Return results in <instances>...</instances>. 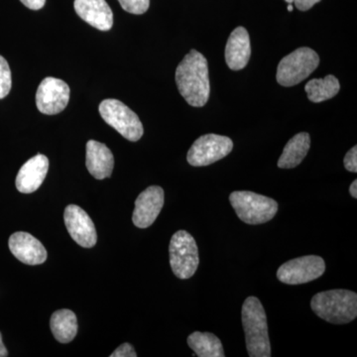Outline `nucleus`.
Listing matches in <instances>:
<instances>
[{
    "mask_svg": "<svg viewBox=\"0 0 357 357\" xmlns=\"http://www.w3.org/2000/svg\"><path fill=\"white\" fill-rule=\"evenodd\" d=\"M241 319L245 333L246 349L250 357L271 356L267 317L261 302L256 297L244 301Z\"/></svg>",
    "mask_w": 357,
    "mask_h": 357,
    "instance_id": "2",
    "label": "nucleus"
},
{
    "mask_svg": "<svg viewBox=\"0 0 357 357\" xmlns=\"http://www.w3.org/2000/svg\"><path fill=\"white\" fill-rule=\"evenodd\" d=\"M49 170V160L38 154L21 167L16 177V188L22 194H31L41 187Z\"/></svg>",
    "mask_w": 357,
    "mask_h": 357,
    "instance_id": "15",
    "label": "nucleus"
},
{
    "mask_svg": "<svg viewBox=\"0 0 357 357\" xmlns=\"http://www.w3.org/2000/svg\"><path fill=\"white\" fill-rule=\"evenodd\" d=\"M229 202L239 220L248 225H262L276 215L278 203L273 199L253 192H231Z\"/></svg>",
    "mask_w": 357,
    "mask_h": 357,
    "instance_id": "4",
    "label": "nucleus"
},
{
    "mask_svg": "<svg viewBox=\"0 0 357 357\" xmlns=\"http://www.w3.org/2000/svg\"><path fill=\"white\" fill-rule=\"evenodd\" d=\"M340 84L338 79L333 75H328L325 79H314L307 82L305 91L307 98L311 102L319 103L331 100L337 95Z\"/></svg>",
    "mask_w": 357,
    "mask_h": 357,
    "instance_id": "21",
    "label": "nucleus"
},
{
    "mask_svg": "<svg viewBox=\"0 0 357 357\" xmlns=\"http://www.w3.org/2000/svg\"><path fill=\"white\" fill-rule=\"evenodd\" d=\"M27 8L32 9V10H39L42 7H44L46 0H20Z\"/></svg>",
    "mask_w": 357,
    "mask_h": 357,
    "instance_id": "27",
    "label": "nucleus"
},
{
    "mask_svg": "<svg viewBox=\"0 0 357 357\" xmlns=\"http://www.w3.org/2000/svg\"><path fill=\"white\" fill-rule=\"evenodd\" d=\"M77 15L89 25L109 31L114 25V13L105 0H75Z\"/></svg>",
    "mask_w": 357,
    "mask_h": 357,
    "instance_id": "14",
    "label": "nucleus"
},
{
    "mask_svg": "<svg viewBox=\"0 0 357 357\" xmlns=\"http://www.w3.org/2000/svg\"><path fill=\"white\" fill-rule=\"evenodd\" d=\"M13 79L11 70L6 59L0 56V100L6 98L10 93Z\"/></svg>",
    "mask_w": 357,
    "mask_h": 357,
    "instance_id": "22",
    "label": "nucleus"
},
{
    "mask_svg": "<svg viewBox=\"0 0 357 357\" xmlns=\"http://www.w3.org/2000/svg\"><path fill=\"white\" fill-rule=\"evenodd\" d=\"M135 349H133L132 345L130 344H123L121 347H117L116 349L112 354L110 357H136Z\"/></svg>",
    "mask_w": 357,
    "mask_h": 357,
    "instance_id": "25",
    "label": "nucleus"
},
{
    "mask_svg": "<svg viewBox=\"0 0 357 357\" xmlns=\"http://www.w3.org/2000/svg\"><path fill=\"white\" fill-rule=\"evenodd\" d=\"M66 227L70 237L82 248H91L98 241L95 223L88 213L76 204H69L64 213Z\"/></svg>",
    "mask_w": 357,
    "mask_h": 357,
    "instance_id": "11",
    "label": "nucleus"
},
{
    "mask_svg": "<svg viewBox=\"0 0 357 357\" xmlns=\"http://www.w3.org/2000/svg\"><path fill=\"white\" fill-rule=\"evenodd\" d=\"M232 148L234 142L229 137L206 134L195 141L188 152L187 160L194 167L208 166L227 157Z\"/></svg>",
    "mask_w": 357,
    "mask_h": 357,
    "instance_id": "8",
    "label": "nucleus"
},
{
    "mask_svg": "<svg viewBox=\"0 0 357 357\" xmlns=\"http://www.w3.org/2000/svg\"><path fill=\"white\" fill-rule=\"evenodd\" d=\"M6 356H8V351H7L6 345H4L3 342H2V335L1 333H0V357Z\"/></svg>",
    "mask_w": 357,
    "mask_h": 357,
    "instance_id": "28",
    "label": "nucleus"
},
{
    "mask_svg": "<svg viewBox=\"0 0 357 357\" xmlns=\"http://www.w3.org/2000/svg\"><path fill=\"white\" fill-rule=\"evenodd\" d=\"M50 326L54 337L59 342L69 344L76 337L77 333L76 314L70 310H59L52 314Z\"/></svg>",
    "mask_w": 357,
    "mask_h": 357,
    "instance_id": "19",
    "label": "nucleus"
},
{
    "mask_svg": "<svg viewBox=\"0 0 357 357\" xmlns=\"http://www.w3.org/2000/svg\"><path fill=\"white\" fill-rule=\"evenodd\" d=\"M286 2H288L289 4H292L294 0H285Z\"/></svg>",
    "mask_w": 357,
    "mask_h": 357,
    "instance_id": "31",
    "label": "nucleus"
},
{
    "mask_svg": "<svg viewBox=\"0 0 357 357\" xmlns=\"http://www.w3.org/2000/svg\"><path fill=\"white\" fill-rule=\"evenodd\" d=\"M164 191L159 185H151L141 192L135 201L132 220L135 227L147 229L153 225L164 206Z\"/></svg>",
    "mask_w": 357,
    "mask_h": 357,
    "instance_id": "12",
    "label": "nucleus"
},
{
    "mask_svg": "<svg viewBox=\"0 0 357 357\" xmlns=\"http://www.w3.org/2000/svg\"><path fill=\"white\" fill-rule=\"evenodd\" d=\"M349 192H351V197L354 199L357 198V181L354 180L351 183V187H349Z\"/></svg>",
    "mask_w": 357,
    "mask_h": 357,
    "instance_id": "29",
    "label": "nucleus"
},
{
    "mask_svg": "<svg viewBox=\"0 0 357 357\" xmlns=\"http://www.w3.org/2000/svg\"><path fill=\"white\" fill-rule=\"evenodd\" d=\"M188 344L199 357L225 356L222 342L211 333H192L188 337Z\"/></svg>",
    "mask_w": 357,
    "mask_h": 357,
    "instance_id": "20",
    "label": "nucleus"
},
{
    "mask_svg": "<svg viewBox=\"0 0 357 357\" xmlns=\"http://www.w3.org/2000/svg\"><path fill=\"white\" fill-rule=\"evenodd\" d=\"M288 10L289 11H293V6H291V4H289Z\"/></svg>",
    "mask_w": 357,
    "mask_h": 357,
    "instance_id": "30",
    "label": "nucleus"
},
{
    "mask_svg": "<svg viewBox=\"0 0 357 357\" xmlns=\"http://www.w3.org/2000/svg\"><path fill=\"white\" fill-rule=\"evenodd\" d=\"M326 263L323 258L316 255L303 256L284 263L277 271V278L288 285L309 283L323 276Z\"/></svg>",
    "mask_w": 357,
    "mask_h": 357,
    "instance_id": "9",
    "label": "nucleus"
},
{
    "mask_svg": "<svg viewBox=\"0 0 357 357\" xmlns=\"http://www.w3.org/2000/svg\"><path fill=\"white\" fill-rule=\"evenodd\" d=\"M100 114L103 121L121 133L126 139L136 142L144 133L139 117L121 100L109 98L100 102Z\"/></svg>",
    "mask_w": 357,
    "mask_h": 357,
    "instance_id": "7",
    "label": "nucleus"
},
{
    "mask_svg": "<svg viewBox=\"0 0 357 357\" xmlns=\"http://www.w3.org/2000/svg\"><path fill=\"white\" fill-rule=\"evenodd\" d=\"M311 307L319 318L328 323L344 325L357 317V295L342 289L325 291L312 297Z\"/></svg>",
    "mask_w": 357,
    "mask_h": 357,
    "instance_id": "3",
    "label": "nucleus"
},
{
    "mask_svg": "<svg viewBox=\"0 0 357 357\" xmlns=\"http://www.w3.org/2000/svg\"><path fill=\"white\" fill-rule=\"evenodd\" d=\"M11 253L27 265H39L46 261L47 250L36 237L28 232L18 231L8 241Z\"/></svg>",
    "mask_w": 357,
    "mask_h": 357,
    "instance_id": "13",
    "label": "nucleus"
},
{
    "mask_svg": "<svg viewBox=\"0 0 357 357\" xmlns=\"http://www.w3.org/2000/svg\"><path fill=\"white\" fill-rule=\"evenodd\" d=\"M311 147V137L307 132H301L288 141L280 158L278 167L281 169H293L299 166L303 160L306 158Z\"/></svg>",
    "mask_w": 357,
    "mask_h": 357,
    "instance_id": "18",
    "label": "nucleus"
},
{
    "mask_svg": "<svg viewBox=\"0 0 357 357\" xmlns=\"http://www.w3.org/2000/svg\"><path fill=\"white\" fill-rule=\"evenodd\" d=\"M176 84L185 102L194 107L206 105L210 98L211 84L208 61L203 54L191 50L176 70Z\"/></svg>",
    "mask_w": 357,
    "mask_h": 357,
    "instance_id": "1",
    "label": "nucleus"
},
{
    "mask_svg": "<svg viewBox=\"0 0 357 357\" xmlns=\"http://www.w3.org/2000/svg\"><path fill=\"white\" fill-rule=\"evenodd\" d=\"M69 100L70 88L62 79L49 77L40 83L36 93V105L42 114H60L67 107Z\"/></svg>",
    "mask_w": 357,
    "mask_h": 357,
    "instance_id": "10",
    "label": "nucleus"
},
{
    "mask_svg": "<svg viewBox=\"0 0 357 357\" xmlns=\"http://www.w3.org/2000/svg\"><path fill=\"white\" fill-rule=\"evenodd\" d=\"M319 57L312 49L303 47L289 54L279 63L276 79L283 86L302 83L318 68Z\"/></svg>",
    "mask_w": 357,
    "mask_h": 357,
    "instance_id": "5",
    "label": "nucleus"
},
{
    "mask_svg": "<svg viewBox=\"0 0 357 357\" xmlns=\"http://www.w3.org/2000/svg\"><path fill=\"white\" fill-rule=\"evenodd\" d=\"M321 0H294L293 3L301 11H307L311 9L314 4L319 3Z\"/></svg>",
    "mask_w": 357,
    "mask_h": 357,
    "instance_id": "26",
    "label": "nucleus"
},
{
    "mask_svg": "<svg viewBox=\"0 0 357 357\" xmlns=\"http://www.w3.org/2000/svg\"><path fill=\"white\" fill-rule=\"evenodd\" d=\"M86 165L89 174L98 180L112 176L114 157L109 147L96 140L86 143Z\"/></svg>",
    "mask_w": 357,
    "mask_h": 357,
    "instance_id": "17",
    "label": "nucleus"
},
{
    "mask_svg": "<svg viewBox=\"0 0 357 357\" xmlns=\"http://www.w3.org/2000/svg\"><path fill=\"white\" fill-rule=\"evenodd\" d=\"M169 253L171 268L176 277L185 280L194 276L199 264V249L196 241L189 232L178 230L174 234L169 246Z\"/></svg>",
    "mask_w": 357,
    "mask_h": 357,
    "instance_id": "6",
    "label": "nucleus"
},
{
    "mask_svg": "<svg viewBox=\"0 0 357 357\" xmlns=\"http://www.w3.org/2000/svg\"><path fill=\"white\" fill-rule=\"evenodd\" d=\"M250 56L251 45L248 30L244 27H237L227 40L225 62L229 69L243 70L248 66Z\"/></svg>",
    "mask_w": 357,
    "mask_h": 357,
    "instance_id": "16",
    "label": "nucleus"
},
{
    "mask_svg": "<svg viewBox=\"0 0 357 357\" xmlns=\"http://www.w3.org/2000/svg\"><path fill=\"white\" fill-rule=\"evenodd\" d=\"M344 164L345 169L349 172H357V147H352L345 155Z\"/></svg>",
    "mask_w": 357,
    "mask_h": 357,
    "instance_id": "24",
    "label": "nucleus"
},
{
    "mask_svg": "<svg viewBox=\"0 0 357 357\" xmlns=\"http://www.w3.org/2000/svg\"><path fill=\"white\" fill-rule=\"evenodd\" d=\"M119 2L126 13L136 15L146 13L150 6V0H119Z\"/></svg>",
    "mask_w": 357,
    "mask_h": 357,
    "instance_id": "23",
    "label": "nucleus"
}]
</instances>
